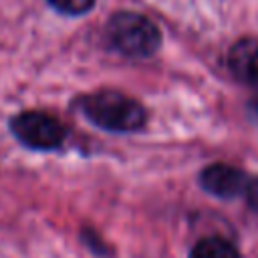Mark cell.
Masks as SVG:
<instances>
[{
    "label": "cell",
    "mask_w": 258,
    "mask_h": 258,
    "mask_svg": "<svg viewBox=\"0 0 258 258\" xmlns=\"http://www.w3.org/2000/svg\"><path fill=\"white\" fill-rule=\"evenodd\" d=\"M81 109L91 123L107 131H137L145 123V109L117 91H97L83 99Z\"/></svg>",
    "instance_id": "6da1fadb"
},
{
    "label": "cell",
    "mask_w": 258,
    "mask_h": 258,
    "mask_svg": "<svg viewBox=\"0 0 258 258\" xmlns=\"http://www.w3.org/2000/svg\"><path fill=\"white\" fill-rule=\"evenodd\" d=\"M107 42L125 56L143 58L159 48L161 34L157 26L137 12H117L105 28Z\"/></svg>",
    "instance_id": "7a4b0ae2"
},
{
    "label": "cell",
    "mask_w": 258,
    "mask_h": 258,
    "mask_svg": "<svg viewBox=\"0 0 258 258\" xmlns=\"http://www.w3.org/2000/svg\"><path fill=\"white\" fill-rule=\"evenodd\" d=\"M10 129L22 145L40 151L56 149L67 133L58 119L40 111H24L16 115L10 121Z\"/></svg>",
    "instance_id": "3957f363"
},
{
    "label": "cell",
    "mask_w": 258,
    "mask_h": 258,
    "mask_svg": "<svg viewBox=\"0 0 258 258\" xmlns=\"http://www.w3.org/2000/svg\"><path fill=\"white\" fill-rule=\"evenodd\" d=\"M200 183L206 191L218 198H236L240 194H246L248 177L242 169L226 163H214L206 167L200 175Z\"/></svg>",
    "instance_id": "277c9868"
},
{
    "label": "cell",
    "mask_w": 258,
    "mask_h": 258,
    "mask_svg": "<svg viewBox=\"0 0 258 258\" xmlns=\"http://www.w3.org/2000/svg\"><path fill=\"white\" fill-rule=\"evenodd\" d=\"M228 64L240 81L258 85V40L244 38L236 42L230 50Z\"/></svg>",
    "instance_id": "5b68a950"
},
{
    "label": "cell",
    "mask_w": 258,
    "mask_h": 258,
    "mask_svg": "<svg viewBox=\"0 0 258 258\" xmlns=\"http://www.w3.org/2000/svg\"><path fill=\"white\" fill-rule=\"evenodd\" d=\"M189 258H240V254L232 242L220 236H210L194 246Z\"/></svg>",
    "instance_id": "8992f818"
},
{
    "label": "cell",
    "mask_w": 258,
    "mask_h": 258,
    "mask_svg": "<svg viewBox=\"0 0 258 258\" xmlns=\"http://www.w3.org/2000/svg\"><path fill=\"white\" fill-rule=\"evenodd\" d=\"M48 2L52 8L64 14H83L95 4V0H48Z\"/></svg>",
    "instance_id": "52a82bcc"
},
{
    "label": "cell",
    "mask_w": 258,
    "mask_h": 258,
    "mask_svg": "<svg viewBox=\"0 0 258 258\" xmlns=\"http://www.w3.org/2000/svg\"><path fill=\"white\" fill-rule=\"evenodd\" d=\"M246 198H248L250 208L258 212V177H254L252 181H248V187H246Z\"/></svg>",
    "instance_id": "ba28073f"
}]
</instances>
